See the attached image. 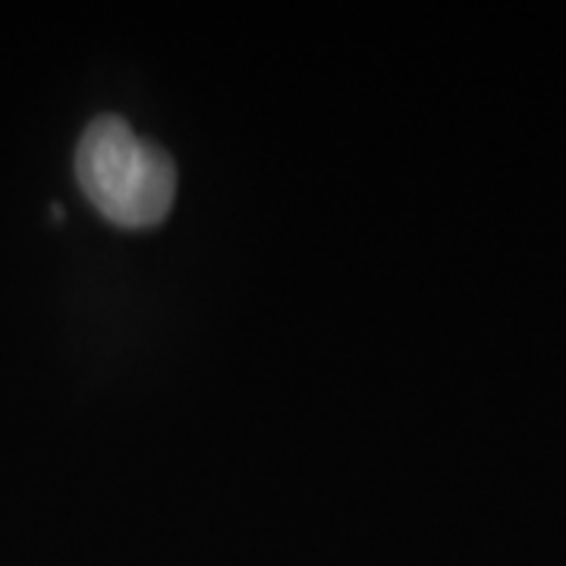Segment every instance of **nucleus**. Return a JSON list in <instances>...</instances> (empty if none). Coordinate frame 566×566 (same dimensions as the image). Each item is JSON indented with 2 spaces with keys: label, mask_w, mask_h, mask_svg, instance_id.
Returning a JSON list of instances; mask_svg holds the SVG:
<instances>
[{
  "label": "nucleus",
  "mask_w": 566,
  "mask_h": 566,
  "mask_svg": "<svg viewBox=\"0 0 566 566\" xmlns=\"http://www.w3.org/2000/svg\"><path fill=\"white\" fill-rule=\"evenodd\" d=\"M76 180L107 221L133 230L167 218L177 196V164L158 142L136 136L123 117L104 114L82 133Z\"/></svg>",
  "instance_id": "f257e3e1"
}]
</instances>
